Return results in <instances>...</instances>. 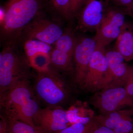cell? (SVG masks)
<instances>
[{
    "label": "cell",
    "instance_id": "cell-19",
    "mask_svg": "<svg viewBox=\"0 0 133 133\" xmlns=\"http://www.w3.org/2000/svg\"><path fill=\"white\" fill-rule=\"evenodd\" d=\"M4 116L6 121L8 133H34L38 129L37 127H35L23 122Z\"/></svg>",
    "mask_w": 133,
    "mask_h": 133
},
{
    "label": "cell",
    "instance_id": "cell-7",
    "mask_svg": "<svg viewBox=\"0 0 133 133\" xmlns=\"http://www.w3.org/2000/svg\"><path fill=\"white\" fill-rule=\"evenodd\" d=\"M35 17L23 29L21 34L26 39L42 41L54 44L64 33L61 27L48 19Z\"/></svg>",
    "mask_w": 133,
    "mask_h": 133
},
{
    "label": "cell",
    "instance_id": "cell-23",
    "mask_svg": "<svg viewBox=\"0 0 133 133\" xmlns=\"http://www.w3.org/2000/svg\"><path fill=\"white\" fill-rule=\"evenodd\" d=\"M71 12L72 17L77 14L82 7L86 0H71Z\"/></svg>",
    "mask_w": 133,
    "mask_h": 133
},
{
    "label": "cell",
    "instance_id": "cell-26",
    "mask_svg": "<svg viewBox=\"0 0 133 133\" xmlns=\"http://www.w3.org/2000/svg\"><path fill=\"white\" fill-rule=\"evenodd\" d=\"M126 11L133 18V0L132 1L130 5L126 9Z\"/></svg>",
    "mask_w": 133,
    "mask_h": 133
},
{
    "label": "cell",
    "instance_id": "cell-12",
    "mask_svg": "<svg viewBox=\"0 0 133 133\" xmlns=\"http://www.w3.org/2000/svg\"><path fill=\"white\" fill-rule=\"evenodd\" d=\"M106 56L108 62V69L101 89L114 86V83L124 84V77L128 66L124 62L125 60L124 57L116 50L106 51Z\"/></svg>",
    "mask_w": 133,
    "mask_h": 133
},
{
    "label": "cell",
    "instance_id": "cell-29",
    "mask_svg": "<svg viewBox=\"0 0 133 133\" xmlns=\"http://www.w3.org/2000/svg\"></svg>",
    "mask_w": 133,
    "mask_h": 133
},
{
    "label": "cell",
    "instance_id": "cell-11",
    "mask_svg": "<svg viewBox=\"0 0 133 133\" xmlns=\"http://www.w3.org/2000/svg\"><path fill=\"white\" fill-rule=\"evenodd\" d=\"M97 101L99 109L105 114L118 111L123 107L133 108V99L128 94L125 87L121 86L105 88Z\"/></svg>",
    "mask_w": 133,
    "mask_h": 133
},
{
    "label": "cell",
    "instance_id": "cell-10",
    "mask_svg": "<svg viewBox=\"0 0 133 133\" xmlns=\"http://www.w3.org/2000/svg\"><path fill=\"white\" fill-rule=\"evenodd\" d=\"M34 123L38 129L45 133H57L71 125L66 118V111L60 106L40 109Z\"/></svg>",
    "mask_w": 133,
    "mask_h": 133
},
{
    "label": "cell",
    "instance_id": "cell-18",
    "mask_svg": "<svg viewBox=\"0 0 133 133\" xmlns=\"http://www.w3.org/2000/svg\"><path fill=\"white\" fill-rule=\"evenodd\" d=\"M31 67L38 72H43L49 69L50 65V54L39 52L28 58Z\"/></svg>",
    "mask_w": 133,
    "mask_h": 133
},
{
    "label": "cell",
    "instance_id": "cell-13",
    "mask_svg": "<svg viewBox=\"0 0 133 133\" xmlns=\"http://www.w3.org/2000/svg\"><path fill=\"white\" fill-rule=\"evenodd\" d=\"M115 50L121 53L125 61L133 59V26L125 23L116 39Z\"/></svg>",
    "mask_w": 133,
    "mask_h": 133
},
{
    "label": "cell",
    "instance_id": "cell-5",
    "mask_svg": "<svg viewBox=\"0 0 133 133\" xmlns=\"http://www.w3.org/2000/svg\"><path fill=\"white\" fill-rule=\"evenodd\" d=\"M105 47L97 42L81 88L90 91L101 89L108 69Z\"/></svg>",
    "mask_w": 133,
    "mask_h": 133
},
{
    "label": "cell",
    "instance_id": "cell-21",
    "mask_svg": "<svg viewBox=\"0 0 133 133\" xmlns=\"http://www.w3.org/2000/svg\"><path fill=\"white\" fill-rule=\"evenodd\" d=\"M97 124V122L95 121H91L85 125L73 124L57 133H92Z\"/></svg>",
    "mask_w": 133,
    "mask_h": 133
},
{
    "label": "cell",
    "instance_id": "cell-27",
    "mask_svg": "<svg viewBox=\"0 0 133 133\" xmlns=\"http://www.w3.org/2000/svg\"><path fill=\"white\" fill-rule=\"evenodd\" d=\"M34 133H45L44 132H43V131H41L40 129H38Z\"/></svg>",
    "mask_w": 133,
    "mask_h": 133
},
{
    "label": "cell",
    "instance_id": "cell-6",
    "mask_svg": "<svg viewBox=\"0 0 133 133\" xmlns=\"http://www.w3.org/2000/svg\"><path fill=\"white\" fill-rule=\"evenodd\" d=\"M125 23L123 11L107 7L94 36L97 42L106 47L117 39Z\"/></svg>",
    "mask_w": 133,
    "mask_h": 133
},
{
    "label": "cell",
    "instance_id": "cell-20",
    "mask_svg": "<svg viewBox=\"0 0 133 133\" xmlns=\"http://www.w3.org/2000/svg\"><path fill=\"white\" fill-rule=\"evenodd\" d=\"M66 118L71 125L81 124H86L91 121L90 118L82 113L81 109L72 107L66 111Z\"/></svg>",
    "mask_w": 133,
    "mask_h": 133
},
{
    "label": "cell",
    "instance_id": "cell-2",
    "mask_svg": "<svg viewBox=\"0 0 133 133\" xmlns=\"http://www.w3.org/2000/svg\"><path fill=\"white\" fill-rule=\"evenodd\" d=\"M42 5V0H7L3 6L4 19L1 22L2 35L7 38L20 35L40 14Z\"/></svg>",
    "mask_w": 133,
    "mask_h": 133
},
{
    "label": "cell",
    "instance_id": "cell-8",
    "mask_svg": "<svg viewBox=\"0 0 133 133\" xmlns=\"http://www.w3.org/2000/svg\"><path fill=\"white\" fill-rule=\"evenodd\" d=\"M109 2L108 0H86L77 14L79 28L85 31H97Z\"/></svg>",
    "mask_w": 133,
    "mask_h": 133
},
{
    "label": "cell",
    "instance_id": "cell-17",
    "mask_svg": "<svg viewBox=\"0 0 133 133\" xmlns=\"http://www.w3.org/2000/svg\"><path fill=\"white\" fill-rule=\"evenodd\" d=\"M49 7L55 13L66 19L73 17L71 0H44Z\"/></svg>",
    "mask_w": 133,
    "mask_h": 133
},
{
    "label": "cell",
    "instance_id": "cell-14",
    "mask_svg": "<svg viewBox=\"0 0 133 133\" xmlns=\"http://www.w3.org/2000/svg\"><path fill=\"white\" fill-rule=\"evenodd\" d=\"M50 65L56 70L74 71V57L54 48L50 53Z\"/></svg>",
    "mask_w": 133,
    "mask_h": 133
},
{
    "label": "cell",
    "instance_id": "cell-3",
    "mask_svg": "<svg viewBox=\"0 0 133 133\" xmlns=\"http://www.w3.org/2000/svg\"><path fill=\"white\" fill-rule=\"evenodd\" d=\"M28 58L19 52L15 45L9 43L0 54V96L21 81L31 77Z\"/></svg>",
    "mask_w": 133,
    "mask_h": 133
},
{
    "label": "cell",
    "instance_id": "cell-24",
    "mask_svg": "<svg viewBox=\"0 0 133 133\" xmlns=\"http://www.w3.org/2000/svg\"><path fill=\"white\" fill-rule=\"evenodd\" d=\"M98 123V122H97ZM92 133H115L111 129L105 126L101 125L98 123V125L94 129Z\"/></svg>",
    "mask_w": 133,
    "mask_h": 133
},
{
    "label": "cell",
    "instance_id": "cell-25",
    "mask_svg": "<svg viewBox=\"0 0 133 133\" xmlns=\"http://www.w3.org/2000/svg\"><path fill=\"white\" fill-rule=\"evenodd\" d=\"M112 2L116 6H122L127 8L131 4L132 0H108Z\"/></svg>",
    "mask_w": 133,
    "mask_h": 133
},
{
    "label": "cell",
    "instance_id": "cell-1",
    "mask_svg": "<svg viewBox=\"0 0 133 133\" xmlns=\"http://www.w3.org/2000/svg\"><path fill=\"white\" fill-rule=\"evenodd\" d=\"M29 81L19 82L0 96L1 109L3 116L36 127L34 119L41 108Z\"/></svg>",
    "mask_w": 133,
    "mask_h": 133
},
{
    "label": "cell",
    "instance_id": "cell-28",
    "mask_svg": "<svg viewBox=\"0 0 133 133\" xmlns=\"http://www.w3.org/2000/svg\"></svg>",
    "mask_w": 133,
    "mask_h": 133
},
{
    "label": "cell",
    "instance_id": "cell-9",
    "mask_svg": "<svg viewBox=\"0 0 133 133\" xmlns=\"http://www.w3.org/2000/svg\"><path fill=\"white\" fill-rule=\"evenodd\" d=\"M97 42L94 37L93 38L82 37L77 39L74 56V80L81 87Z\"/></svg>",
    "mask_w": 133,
    "mask_h": 133
},
{
    "label": "cell",
    "instance_id": "cell-15",
    "mask_svg": "<svg viewBox=\"0 0 133 133\" xmlns=\"http://www.w3.org/2000/svg\"><path fill=\"white\" fill-rule=\"evenodd\" d=\"M77 38L71 30L64 32L62 35L54 44V48L74 57Z\"/></svg>",
    "mask_w": 133,
    "mask_h": 133
},
{
    "label": "cell",
    "instance_id": "cell-16",
    "mask_svg": "<svg viewBox=\"0 0 133 133\" xmlns=\"http://www.w3.org/2000/svg\"><path fill=\"white\" fill-rule=\"evenodd\" d=\"M51 45L42 41L33 39H26L24 49L27 58L31 57L37 52H43L50 54L53 48Z\"/></svg>",
    "mask_w": 133,
    "mask_h": 133
},
{
    "label": "cell",
    "instance_id": "cell-22",
    "mask_svg": "<svg viewBox=\"0 0 133 133\" xmlns=\"http://www.w3.org/2000/svg\"><path fill=\"white\" fill-rule=\"evenodd\" d=\"M124 84L128 94L133 99V66H128L124 77Z\"/></svg>",
    "mask_w": 133,
    "mask_h": 133
},
{
    "label": "cell",
    "instance_id": "cell-4",
    "mask_svg": "<svg viewBox=\"0 0 133 133\" xmlns=\"http://www.w3.org/2000/svg\"><path fill=\"white\" fill-rule=\"evenodd\" d=\"M34 89L39 99L50 107L60 106L67 96L64 81L56 71L50 67L46 71L38 72Z\"/></svg>",
    "mask_w": 133,
    "mask_h": 133
}]
</instances>
